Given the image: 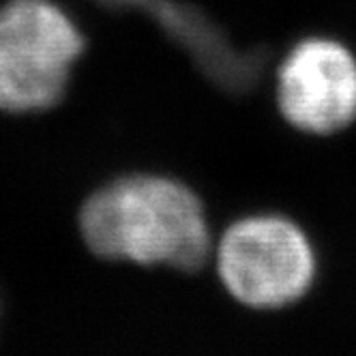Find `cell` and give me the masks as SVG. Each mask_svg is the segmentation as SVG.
I'll use <instances>...</instances> for the list:
<instances>
[{
    "instance_id": "cell-3",
    "label": "cell",
    "mask_w": 356,
    "mask_h": 356,
    "mask_svg": "<svg viewBox=\"0 0 356 356\" xmlns=\"http://www.w3.org/2000/svg\"><path fill=\"white\" fill-rule=\"evenodd\" d=\"M86 47L84 33L56 0L0 5V110L41 112L60 104Z\"/></svg>"
},
{
    "instance_id": "cell-1",
    "label": "cell",
    "mask_w": 356,
    "mask_h": 356,
    "mask_svg": "<svg viewBox=\"0 0 356 356\" xmlns=\"http://www.w3.org/2000/svg\"><path fill=\"white\" fill-rule=\"evenodd\" d=\"M86 251L108 264L200 277L217 232L204 200L181 178L129 172L88 193L78 211Z\"/></svg>"
},
{
    "instance_id": "cell-2",
    "label": "cell",
    "mask_w": 356,
    "mask_h": 356,
    "mask_svg": "<svg viewBox=\"0 0 356 356\" xmlns=\"http://www.w3.org/2000/svg\"><path fill=\"white\" fill-rule=\"evenodd\" d=\"M320 249L296 217L247 213L217 232L211 275L221 292L249 312L273 314L307 298L320 275Z\"/></svg>"
},
{
    "instance_id": "cell-4",
    "label": "cell",
    "mask_w": 356,
    "mask_h": 356,
    "mask_svg": "<svg viewBox=\"0 0 356 356\" xmlns=\"http://www.w3.org/2000/svg\"><path fill=\"white\" fill-rule=\"evenodd\" d=\"M275 99L296 131L333 138L356 127V47L335 35L300 37L277 67Z\"/></svg>"
}]
</instances>
